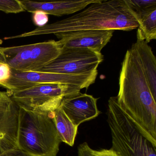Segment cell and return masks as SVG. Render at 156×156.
<instances>
[{"label": "cell", "mask_w": 156, "mask_h": 156, "mask_svg": "<svg viewBox=\"0 0 156 156\" xmlns=\"http://www.w3.org/2000/svg\"><path fill=\"white\" fill-rule=\"evenodd\" d=\"M117 101L140 133L156 147V99L134 44L121 64Z\"/></svg>", "instance_id": "obj_1"}, {"label": "cell", "mask_w": 156, "mask_h": 156, "mask_svg": "<svg viewBox=\"0 0 156 156\" xmlns=\"http://www.w3.org/2000/svg\"><path fill=\"white\" fill-rule=\"evenodd\" d=\"M138 27V23L126 0H97L71 17L37 27L33 30L20 35L6 37V39L85 30L129 31Z\"/></svg>", "instance_id": "obj_2"}, {"label": "cell", "mask_w": 156, "mask_h": 156, "mask_svg": "<svg viewBox=\"0 0 156 156\" xmlns=\"http://www.w3.org/2000/svg\"><path fill=\"white\" fill-rule=\"evenodd\" d=\"M61 142L53 112L38 113L20 108L17 147L20 150L30 156H57Z\"/></svg>", "instance_id": "obj_3"}, {"label": "cell", "mask_w": 156, "mask_h": 156, "mask_svg": "<svg viewBox=\"0 0 156 156\" xmlns=\"http://www.w3.org/2000/svg\"><path fill=\"white\" fill-rule=\"evenodd\" d=\"M107 121L112 149L118 156H156V147L143 136L120 108L116 97L108 99Z\"/></svg>", "instance_id": "obj_4"}, {"label": "cell", "mask_w": 156, "mask_h": 156, "mask_svg": "<svg viewBox=\"0 0 156 156\" xmlns=\"http://www.w3.org/2000/svg\"><path fill=\"white\" fill-rule=\"evenodd\" d=\"M59 41L51 40L21 46L0 47V64L20 72L38 71L61 54Z\"/></svg>", "instance_id": "obj_5"}, {"label": "cell", "mask_w": 156, "mask_h": 156, "mask_svg": "<svg viewBox=\"0 0 156 156\" xmlns=\"http://www.w3.org/2000/svg\"><path fill=\"white\" fill-rule=\"evenodd\" d=\"M9 79L0 83L10 94L19 92L33 87L45 84H62L87 88L95 82L98 71L85 74H66L40 71L20 72L11 69Z\"/></svg>", "instance_id": "obj_6"}, {"label": "cell", "mask_w": 156, "mask_h": 156, "mask_svg": "<svg viewBox=\"0 0 156 156\" xmlns=\"http://www.w3.org/2000/svg\"><path fill=\"white\" fill-rule=\"evenodd\" d=\"M78 87L62 84H45L10 94L20 108L38 113H51L60 107L67 95L80 92Z\"/></svg>", "instance_id": "obj_7"}, {"label": "cell", "mask_w": 156, "mask_h": 156, "mask_svg": "<svg viewBox=\"0 0 156 156\" xmlns=\"http://www.w3.org/2000/svg\"><path fill=\"white\" fill-rule=\"evenodd\" d=\"M104 56L89 49L62 48L60 55L40 72L66 74H85L98 71Z\"/></svg>", "instance_id": "obj_8"}, {"label": "cell", "mask_w": 156, "mask_h": 156, "mask_svg": "<svg viewBox=\"0 0 156 156\" xmlns=\"http://www.w3.org/2000/svg\"><path fill=\"white\" fill-rule=\"evenodd\" d=\"M98 100L91 95L78 92L65 96L60 106L73 124L78 127L101 113L98 108Z\"/></svg>", "instance_id": "obj_9"}, {"label": "cell", "mask_w": 156, "mask_h": 156, "mask_svg": "<svg viewBox=\"0 0 156 156\" xmlns=\"http://www.w3.org/2000/svg\"><path fill=\"white\" fill-rule=\"evenodd\" d=\"M113 30H85L55 34L62 48L89 49L101 52L113 37Z\"/></svg>", "instance_id": "obj_10"}, {"label": "cell", "mask_w": 156, "mask_h": 156, "mask_svg": "<svg viewBox=\"0 0 156 156\" xmlns=\"http://www.w3.org/2000/svg\"><path fill=\"white\" fill-rule=\"evenodd\" d=\"M97 0L38 2L27 0L20 1L24 11L34 13L40 11L47 15L61 16L70 15L81 11Z\"/></svg>", "instance_id": "obj_11"}, {"label": "cell", "mask_w": 156, "mask_h": 156, "mask_svg": "<svg viewBox=\"0 0 156 156\" xmlns=\"http://www.w3.org/2000/svg\"><path fill=\"white\" fill-rule=\"evenodd\" d=\"M19 107L0 113V154L17 147Z\"/></svg>", "instance_id": "obj_12"}, {"label": "cell", "mask_w": 156, "mask_h": 156, "mask_svg": "<svg viewBox=\"0 0 156 156\" xmlns=\"http://www.w3.org/2000/svg\"><path fill=\"white\" fill-rule=\"evenodd\" d=\"M140 60L144 74L152 95L156 99V60L151 47L137 33L136 41L133 44Z\"/></svg>", "instance_id": "obj_13"}, {"label": "cell", "mask_w": 156, "mask_h": 156, "mask_svg": "<svg viewBox=\"0 0 156 156\" xmlns=\"http://www.w3.org/2000/svg\"><path fill=\"white\" fill-rule=\"evenodd\" d=\"M53 115L55 126L61 141L73 147L78 127L73 124L60 106L53 111Z\"/></svg>", "instance_id": "obj_14"}, {"label": "cell", "mask_w": 156, "mask_h": 156, "mask_svg": "<svg viewBox=\"0 0 156 156\" xmlns=\"http://www.w3.org/2000/svg\"><path fill=\"white\" fill-rule=\"evenodd\" d=\"M139 23L137 33L146 42L156 39V8L136 17Z\"/></svg>", "instance_id": "obj_15"}, {"label": "cell", "mask_w": 156, "mask_h": 156, "mask_svg": "<svg viewBox=\"0 0 156 156\" xmlns=\"http://www.w3.org/2000/svg\"><path fill=\"white\" fill-rule=\"evenodd\" d=\"M135 17L156 8V0H126Z\"/></svg>", "instance_id": "obj_16"}, {"label": "cell", "mask_w": 156, "mask_h": 156, "mask_svg": "<svg viewBox=\"0 0 156 156\" xmlns=\"http://www.w3.org/2000/svg\"><path fill=\"white\" fill-rule=\"evenodd\" d=\"M0 11L7 13H18L25 11L19 0H0Z\"/></svg>", "instance_id": "obj_17"}, {"label": "cell", "mask_w": 156, "mask_h": 156, "mask_svg": "<svg viewBox=\"0 0 156 156\" xmlns=\"http://www.w3.org/2000/svg\"><path fill=\"white\" fill-rule=\"evenodd\" d=\"M15 105L9 92H0V113L8 111Z\"/></svg>", "instance_id": "obj_18"}, {"label": "cell", "mask_w": 156, "mask_h": 156, "mask_svg": "<svg viewBox=\"0 0 156 156\" xmlns=\"http://www.w3.org/2000/svg\"><path fill=\"white\" fill-rule=\"evenodd\" d=\"M33 21L38 27H41L46 25L49 21L48 15L43 12L38 11L34 12Z\"/></svg>", "instance_id": "obj_19"}, {"label": "cell", "mask_w": 156, "mask_h": 156, "mask_svg": "<svg viewBox=\"0 0 156 156\" xmlns=\"http://www.w3.org/2000/svg\"><path fill=\"white\" fill-rule=\"evenodd\" d=\"M89 153L90 156H118L116 153L112 149H99L94 150L89 147Z\"/></svg>", "instance_id": "obj_20"}, {"label": "cell", "mask_w": 156, "mask_h": 156, "mask_svg": "<svg viewBox=\"0 0 156 156\" xmlns=\"http://www.w3.org/2000/svg\"><path fill=\"white\" fill-rule=\"evenodd\" d=\"M11 68L4 64H0V83H4L9 79L11 76Z\"/></svg>", "instance_id": "obj_21"}, {"label": "cell", "mask_w": 156, "mask_h": 156, "mask_svg": "<svg viewBox=\"0 0 156 156\" xmlns=\"http://www.w3.org/2000/svg\"><path fill=\"white\" fill-rule=\"evenodd\" d=\"M0 156H30L25 154L19 148H14L0 154Z\"/></svg>", "instance_id": "obj_22"}, {"label": "cell", "mask_w": 156, "mask_h": 156, "mask_svg": "<svg viewBox=\"0 0 156 156\" xmlns=\"http://www.w3.org/2000/svg\"><path fill=\"white\" fill-rule=\"evenodd\" d=\"M89 146L87 142H84L80 144L78 147V156H90L89 153Z\"/></svg>", "instance_id": "obj_23"}]
</instances>
